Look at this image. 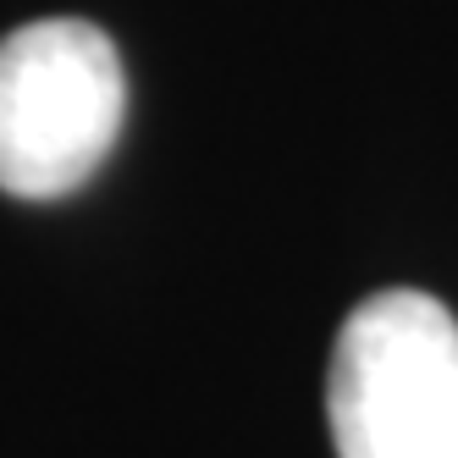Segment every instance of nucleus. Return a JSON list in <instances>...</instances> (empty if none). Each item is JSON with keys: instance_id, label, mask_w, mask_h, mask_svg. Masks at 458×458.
Here are the masks:
<instances>
[{"instance_id": "nucleus-1", "label": "nucleus", "mask_w": 458, "mask_h": 458, "mask_svg": "<svg viewBox=\"0 0 458 458\" xmlns=\"http://www.w3.org/2000/svg\"><path fill=\"white\" fill-rule=\"evenodd\" d=\"M337 458H458V320L431 293L392 287L337 332L326 376Z\"/></svg>"}, {"instance_id": "nucleus-2", "label": "nucleus", "mask_w": 458, "mask_h": 458, "mask_svg": "<svg viewBox=\"0 0 458 458\" xmlns=\"http://www.w3.org/2000/svg\"><path fill=\"white\" fill-rule=\"evenodd\" d=\"M127 122L116 45L83 17H45L0 39V188L61 199L106 166Z\"/></svg>"}]
</instances>
